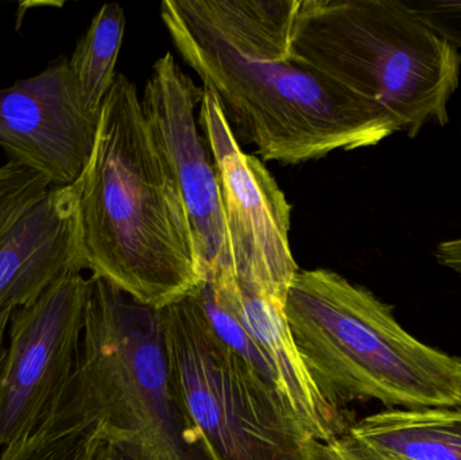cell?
I'll use <instances>...</instances> for the list:
<instances>
[{"instance_id":"10","label":"cell","mask_w":461,"mask_h":460,"mask_svg":"<svg viewBox=\"0 0 461 460\" xmlns=\"http://www.w3.org/2000/svg\"><path fill=\"white\" fill-rule=\"evenodd\" d=\"M203 95L204 88L167 53L154 62L140 104L180 189L210 280L232 272V264L218 170L196 116Z\"/></svg>"},{"instance_id":"21","label":"cell","mask_w":461,"mask_h":460,"mask_svg":"<svg viewBox=\"0 0 461 460\" xmlns=\"http://www.w3.org/2000/svg\"><path fill=\"white\" fill-rule=\"evenodd\" d=\"M13 312L14 311H3V312H0V366H2V362L5 356V350H3V339H5V329L10 326V319Z\"/></svg>"},{"instance_id":"13","label":"cell","mask_w":461,"mask_h":460,"mask_svg":"<svg viewBox=\"0 0 461 460\" xmlns=\"http://www.w3.org/2000/svg\"><path fill=\"white\" fill-rule=\"evenodd\" d=\"M346 435L371 460H461V407L387 410Z\"/></svg>"},{"instance_id":"6","label":"cell","mask_w":461,"mask_h":460,"mask_svg":"<svg viewBox=\"0 0 461 460\" xmlns=\"http://www.w3.org/2000/svg\"><path fill=\"white\" fill-rule=\"evenodd\" d=\"M178 404L211 460H314L286 397L227 347L196 294L159 311Z\"/></svg>"},{"instance_id":"9","label":"cell","mask_w":461,"mask_h":460,"mask_svg":"<svg viewBox=\"0 0 461 460\" xmlns=\"http://www.w3.org/2000/svg\"><path fill=\"white\" fill-rule=\"evenodd\" d=\"M196 297L219 339L286 397L317 440L348 431L352 424L320 393L295 348L286 302L240 285L229 270L205 281Z\"/></svg>"},{"instance_id":"7","label":"cell","mask_w":461,"mask_h":460,"mask_svg":"<svg viewBox=\"0 0 461 460\" xmlns=\"http://www.w3.org/2000/svg\"><path fill=\"white\" fill-rule=\"evenodd\" d=\"M199 124L218 170L235 281L286 302L298 265L290 248L292 207L267 167L236 140L204 88Z\"/></svg>"},{"instance_id":"14","label":"cell","mask_w":461,"mask_h":460,"mask_svg":"<svg viewBox=\"0 0 461 460\" xmlns=\"http://www.w3.org/2000/svg\"><path fill=\"white\" fill-rule=\"evenodd\" d=\"M126 15L119 3H105L92 18L69 59L70 72L84 105L100 115L116 77V62L123 42Z\"/></svg>"},{"instance_id":"12","label":"cell","mask_w":461,"mask_h":460,"mask_svg":"<svg viewBox=\"0 0 461 460\" xmlns=\"http://www.w3.org/2000/svg\"><path fill=\"white\" fill-rule=\"evenodd\" d=\"M81 181L48 194L0 238V312L32 304L69 273L89 270L78 202Z\"/></svg>"},{"instance_id":"23","label":"cell","mask_w":461,"mask_h":460,"mask_svg":"<svg viewBox=\"0 0 461 460\" xmlns=\"http://www.w3.org/2000/svg\"><path fill=\"white\" fill-rule=\"evenodd\" d=\"M460 134H461V123H460Z\"/></svg>"},{"instance_id":"16","label":"cell","mask_w":461,"mask_h":460,"mask_svg":"<svg viewBox=\"0 0 461 460\" xmlns=\"http://www.w3.org/2000/svg\"><path fill=\"white\" fill-rule=\"evenodd\" d=\"M49 189H51L50 181L35 170L8 162L0 167V238Z\"/></svg>"},{"instance_id":"11","label":"cell","mask_w":461,"mask_h":460,"mask_svg":"<svg viewBox=\"0 0 461 460\" xmlns=\"http://www.w3.org/2000/svg\"><path fill=\"white\" fill-rule=\"evenodd\" d=\"M97 124L99 116L84 105L68 57L0 91V148L8 164L41 173L51 188L81 177Z\"/></svg>"},{"instance_id":"18","label":"cell","mask_w":461,"mask_h":460,"mask_svg":"<svg viewBox=\"0 0 461 460\" xmlns=\"http://www.w3.org/2000/svg\"><path fill=\"white\" fill-rule=\"evenodd\" d=\"M314 460H368L346 434L335 439L314 443Z\"/></svg>"},{"instance_id":"5","label":"cell","mask_w":461,"mask_h":460,"mask_svg":"<svg viewBox=\"0 0 461 460\" xmlns=\"http://www.w3.org/2000/svg\"><path fill=\"white\" fill-rule=\"evenodd\" d=\"M290 51L392 113L409 138L449 122L461 51L403 0H297Z\"/></svg>"},{"instance_id":"2","label":"cell","mask_w":461,"mask_h":460,"mask_svg":"<svg viewBox=\"0 0 461 460\" xmlns=\"http://www.w3.org/2000/svg\"><path fill=\"white\" fill-rule=\"evenodd\" d=\"M80 181L91 277L156 311L202 289L207 277L183 196L123 73L103 103Z\"/></svg>"},{"instance_id":"20","label":"cell","mask_w":461,"mask_h":460,"mask_svg":"<svg viewBox=\"0 0 461 460\" xmlns=\"http://www.w3.org/2000/svg\"><path fill=\"white\" fill-rule=\"evenodd\" d=\"M435 257L441 266L461 275V238L438 243Z\"/></svg>"},{"instance_id":"1","label":"cell","mask_w":461,"mask_h":460,"mask_svg":"<svg viewBox=\"0 0 461 460\" xmlns=\"http://www.w3.org/2000/svg\"><path fill=\"white\" fill-rule=\"evenodd\" d=\"M295 7L297 0H165L161 18L236 140L265 161L303 164L400 132L392 113L293 57Z\"/></svg>"},{"instance_id":"15","label":"cell","mask_w":461,"mask_h":460,"mask_svg":"<svg viewBox=\"0 0 461 460\" xmlns=\"http://www.w3.org/2000/svg\"><path fill=\"white\" fill-rule=\"evenodd\" d=\"M99 424L64 427L50 418L11 445L0 460H88L99 437Z\"/></svg>"},{"instance_id":"8","label":"cell","mask_w":461,"mask_h":460,"mask_svg":"<svg viewBox=\"0 0 461 460\" xmlns=\"http://www.w3.org/2000/svg\"><path fill=\"white\" fill-rule=\"evenodd\" d=\"M91 278L73 272L14 311L0 366V447L40 426L75 372Z\"/></svg>"},{"instance_id":"22","label":"cell","mask_w":461,"mask_h":460,"mask_svg":"<svg viewBox=\"0 0 461 460\" xmlns=\"http://www.w3.org/2000/svg\"><path fill=\"white\" fill-rule=\"evenodd\" d=\"M357 450H359V448H357ZM360 451V450H359ZM360 453H362V451H360ZM363 454V453H362ZM363 455H365V454H363ZM366 456V455H365ZM366 458H367V456H366ZM368 459V458H367ZM368 460H371V459H368Z\"/></svg>"},{"instance_id":"19","label":"cell","mask_w":461,"mask_h":460,"mask_svg":"<svg viewBox=\"0 0 461 460\" xmlns=\"http://www.w3.org/2000/svg\"><path fill=\"white\" fill-rule=\"evenodd\" d=\"M100 428V426H99ZM88 460H142L137 454L129 450V447L105 437L100 428L96 445L92 450Z\"/></svg>"},{"instance_id":"17","label":"cell","mask_w":461,"mask_h":460,"mask_svg":"<svg viewBox=\"0 0 461 460\" xmlns=\"http://www.w3.org/2000/svg\"><path fill=\"white\" fill-rule=\"evenodd\" d=\"M403 3L461 51V0H403Z\"/></svg>"},{"instance_id":"4","label":"cell","mask_w":461,"mask_h":460,"mask_svg":"<svg viewBox=\"0 0 461 460\" xmlns=\"http://www.w3.org/2000/svg\"><path fill=\"white\" fill-rule=\"evenodd\" d=\"M45 418L99 424L142 460H211L178 404L159 311L91 277L75 372Z\"/></svg>"},{"instance_id":"24","label":"cell","mask_w":461,"mask_h":460,"mask_svg":"<svg viewBox=\"0 0 461 460\" xmlns=\"http://www.w3.org/2000/svg\"><path fill=\"white\" fill-rule=\"evenodd\" d=\"M460 365H461V359H460Z\"/></svg>"},{"instance_id":"3","label":"cell","mask_w":461,"mask_h":460,"mask_svg":"<svg viewBox=\"0 0 461 460\" xmlns=\"http://www.w3.org/2000/svg\"><path fill=\"white\" fill-rule=\"evenodd\" d=\"M285 311L309 375L336 410L366 400L461 407L460 359L414 338L365 286L330 269L298 270Z\"/></svg>"}]
</instances>
